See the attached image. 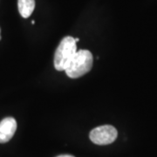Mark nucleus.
<instances>
[{
    "label": "nucleus",
    "mask_w": 157,
    "mask_h": 157,
    "mask_svg": "<svg viewBox=\"0 0 157 157\" xmlns=\"http://www.w3.org/2000/svg\"><path fill=\"white\" fill-rule=\"evenodd\" d=\"M94 57L91 52L87 50L77 51L65 71L70 78H79L92 69Z\"/></svg>",
    "instance_id": "1"
},
{
    "label": "nucleus",
    "mask_w": 157,
    "mask_h": 157,
    "mask_svg": "<svg viewBox=\"0 0 157 157\" xmlns=\"http://www.w3.org/2000/svg\"><path fill=\"white\" fill-rule=\"evenodd\" d=\"M77 52L76 41L73 37H65L57 47L54 55V67L58 71H65Z\"/></svg>",
    "instance_id": "2"
},
{
    "label": "nucleus",
    "mask_w": 157,
    "mask_h": 157,
    "mask_svg": "<svg viewBox=\"0 0 157 157\" xmlns=\"http://www.w3.org/2000/svg\"><path fill=\"white\" fill-rule=\"evenodd\" d=\"M118 132L111 125H104L94 128L90 132V140L97 145H108L116 140Z\"/></svg>",
    "instance_id": "3"
},
{
    "label": "nucleus",
    "mask_w": 157,
    "mask_h": 157,
    "mask_svg": "<svg viewBox=\"0 0 157 157\" xmlns=\"http://www.w3.org/2000/svg\"><path fill=\"white\" fill-rule=\"evenodd\" d=\"M17 130V121L14 118L6 117L0 121V143H6L13 137Z\"/></svg>",
    "instance_id": "4"
},
{
    "label": "nucleus",
    "mask_w": 157,
    "mask_h": 157,
    "mask_svg": "<svg viewBox=\"0 0 157 157\" xmlns=\"http://www.w3.org/2000/svg\"><path fill=\"white\" fill-rule=\"evenodd\" d=\"M17 7L20 15L25 18H27L33 12L35 0H17Z\"/></svg>",
    "instance_id": "5"
},
{
    "label": "nucleus",
    "mask_w": 157,
    "mask_h": 157,
    "mask_svg": "<svg viewBox=\"0 0 157 157\" xmlns=\"http://www.w3.org/2000/svg\"><path fill=\"white\" fill-rule=\"evenodd\" d=\"M57 157H74L73 155H59Z\"/></svg>",
    "instance_id": "6"
},
{
    "label": "nucleus",
    "mask_w": 157,
    "mask_h": 157,
    "mask_svg": "<svg viewBox=\"0 0 157 157\" xmlns=\"http://www.w3.org/2000/svg\"><path fill=\"white\" fill-rule=\"evenodd\" d=\"M75 39V41H76V43H77V42H78V38H76V39Z\"/></svg>",
    "instance_id": "7"
},
{
    "label": "nucleus",
    "mask_w": 157,
    "mask_h": 157,
    "mask_svg": "<svg viewBox=\"0 0 157 157\" xmlns=\"http://www.w3.org/2000/svg\"><path fill=\"white\" fill-rule=\"evenodd\" d=\"M0 39H1V30H0Z\"/></svg>",
    "instance_id": "8"
}]
</instances>
